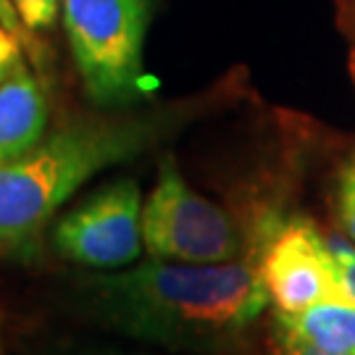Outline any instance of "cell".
<instances>
[{
  "mask_svg": "<svg viewBox=\"0 0 355 355\" xmlns=\"http://www.w3.org/2000/svg\"><path fill=\"white\" fill-rule=\"evenodd\" d=\"M74 300L105 329L190 355H237L271 305L255 253L227 263L148 258L79 277Z\"/></svg>",
  "mask_w": 355,
  "mask_h": 355,
  "instance_id": "6da1fadb",
  "label": "cell"
},
{
  "mask_svg": "<svg viewBox=\"0 0 355 355\" xmlns=\"http://www.w3.org/2000/svg\"><path fill=\"white\" fill-rule=\"evenodd\" d=\"M168 127L166 116H85L48 132L0 166V250L35 258L61 205L103 168L127 164L153 148Z\"/></svg>",
  "mask_w": 355,
  "mask_h": 355,
  "instance_id": "7a4b0ae2",
  "label": "cell"
},
{
  "mask_svg": "<svg viewBox=\"0 0 355 355\" xmlns=\"http://www.w3.org/2000/svg\"><path fill=\"white\" fill-rule=\"evenodd\" d=\"M64 29L85 89L103 108L137 98L148 0H61Z\"/></svg>",
  "mask_w": 355,
  "mask_h": 355,
  "instance_id": "3957f363",
  "label": "cell"
},
{
  "mask_svg": "<svg viewBox=\"0 0 355 355\" xmlns=\"http://www.w3.org/2000/svg\"><path fill=\"white\" fill-rule=\"evenodd\" d=\"M142 242L150 258L179 263H227L245 255L232 216L184 182L177 158L166 153L142 205Z\"/></svg>",
  "mask_w": 355,
  "mask_h": 355,
  "instance_id": "277c9868",
  "label": "cell"
},
{
  "mask_svg": "<svg viewBox=\"0 0 355 355\" xmlns=\"http://www.w3.org/2000/svg\"><path fill=\"white\" fill-rule=\"evenodd\" d=\"M255 258L268 300L279 313H303L318 303L350 300L331 242L303 216L268 224L258 237Z\"/></svg>",
  "mask_w": 355,
  "mask_h": 355,
  "instance_id": "5b68a950",
  "label": "cell"
},
{
  "mask_svg": "<svg viewBox=\"0 0 355 355\" xmlns=\"http://www.w3.org/2000/svg\"><path fill=\"white\" fill-rule=\"evenodd\" d=\"M55 253L87 268H127L142 253V195L135 179H114L66 211L51 232Z\"/></svg>",
  "mask_w": 355,
  "mask_h": 355,
  "instance_id": "8992f818",
  "label": "cell"
},
{
  "mask_svg": "<svg viewBox=\"0 0 355 355\" xmlns=\"http://www.w3.org/2000/svg\"><path fill=\"white\" fill-rule=\"evenodd\" d=\"M51 127V103L21 61L0 82V166L21 158Z\"/></svg>",
  "mask_w": 355,
  "mask_h": 355,
  "instance_id": "52a82bcc",
  "label": "cell"
},
{
  "mask_svg": "<svg viewBox=\"0 0 355 355\" xmlns=\"http://www.w3.org/2000/svg\"><path fill=\"white\" fill-rule=\"evenodd\" d=\"M274 313L308 343L321 345L334 353L355 355V300L318 303L303 313Z\"/></svg>",
  "mask_w": 355,
  "mask_h": 355,
  "instance_id": "ba28073f",
  "label": "cell"
},
{
  "mask_svg": "<svg viewBox=\"0 0 355 355\" xmlns=\"http://www.w3.org/2000/svg\"><path fill=\"white\" fill-rule=\"evenodd\" d=\"M263 355H347V353H334L321 345L308 343L297 331H292L277 313L271 316V329H268V343Z\"/></svg>",
  "mask_w": 355,
  "mask_h": 355,
  "instance_id": "9c48e42d",
  "label": "cell"
},
{
  "mask_svg": "<svg viewBox=\"0 0 355 355\" xmlns=\"http://www.w3.org/2000/svg\"><path fill=\"white\" fill-rule=\"evenodd\" d=\"M334 205H337V218L340 227L355 245V150L343 164L337 174V190H334Z\"/></svg>",
  "mask_w": 355,
  "mask_h": 355,
  "instance_id": "30bf717a",
  "label": "cell"
},
{
  "mask_svg": "<svg viewBox=\"0 0 355 355\" xmlns=\"http://www.w3.org/2000/svg\"><path fill=\"white\" fill-rule=\"evenodd\" d=\"M11 3L24 29L29 32L51 29L58 16V6H61V0H11Z\"/></svg>",
  "mask_w": 355,
  "mask_h": 355,
  "instance_id": "8fae6325",
  "label": "cell"
},
{
  "mask_svg": "<svg viewBox=\"0 0 355 355\" xmlns=\"http://www.w3.org/2000/svg\"><path fill=\"white\" fill-rule=\"evenodd\" d=\"M331 248H334V258H337L345 295L350 300H355V248L345 245V242H331Z\"/></svg>",
  "mask_w": 355,
  "mask_h": 355,
  "instance_id": "7c38bea8",
  "label": "cell"
},
{
  "mask_svg": "<svg viewBox=\"0 0 355 355\" xmlns=\"http://www.w3.org/2000/svg\"><path fill=\"white\" fill-rule=\"evenodd\" d=\"M13 37L6 26L0 24V82L6 79V74L11 71L13 66L19 64V53H16V45H13Z\"/></svg>",
  "mask_w": 355,
  "mask_h": 355,
  "instance_id": "4fadbf2b",
  "label": "cell"
},
{
  "mask_svg": "<svg viewBox=\"0 0 355 355\" xmlns=\"http://www.w3.org/2000/svg\"><path fill=\"white\" fill-rule=\"evenodd\" d=\"M0 24L6 26L11 35H21L24 32V24H21V19H19V13H16L11 0H0Z\"/></svg>",
  "mask_w": 355,
  "mask_h": 355,
  "instance_id": "5bb4252c",
  "label": "cell"
},
{
  "mask_svg": "<svg viewBox=\"0 0 355 355\" xmlns=\"http://www.w3.org/2000/svg\"><path fill=\"white\" fill-rule=\"evenodd\" d=\"M74 355H140V353H121V350H98V347H92V350H79Z\"/></svg>",
  "mask_w": 355,
  "mask_h": 355,
  "instance_id": "9a60e30c",
  "label": "cell"
},
{
  "mask_svg": "<svg viewBox=\"0 0 355 355\" xmlns=\"http://www.w3.org/2000/svg\"><path fill=\"white\" fill-rule=\"evenodd\" d=\"M0 355H6V347H3V331H0Z\"/></svg>",
  "mask_w": 355,
  "mask_h": 355,
  "instance_id": "2e32d148",
  "label": "cell"
}]
</instances>
